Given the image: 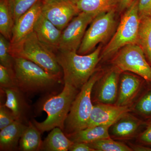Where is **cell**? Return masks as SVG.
I'll return each mask as SVG.
<instances>
[{
	"label": "cell",
	"mask_w": 151,
	"mask_h": 151,
	"mask_svg": "<svg viewBox=\"0 0 151 151\" xmlns=\"http://www.w3.org/2000/svg\"><path fill=\"white\" fill-rule=\"evenodd\" d=\"M103 45H100L89 54H78L76 51H58L55 53L63 71L64 83L80 90L88 81L100 61Z\"/></svg>",
	"instance_id": "6da1fadb"
},
{
	"label": "cell",
	"mask_w": 151,
	"mask_h": 151,
	"mask_svg": "<svg viewBox=\"0 0 151 151\" xmlns=\"http://www.w3.org/2000/svg\"><path fill=\"white\" fill-rule=\"evenodd\" d=\"M14 58L17 86L25 94L50 92L61 82L64 83L62 77L49 73L34 63L22 58Z\"/></svg>",
	"instance_id": "7a4b0ae2"
},
{
	"label": "cell",
	"mask_w": 151,
	"mask_h": 151,
	"mask_svg": "<svg viewBox=\"0 0 151 151\" xmlns=\"http://www.w3.org/2000/svg\"><path fill=\"white\" fill-rule=\"evenodd\" d=\"M139 0H134L124 12L110 41L102 48L100 63L109 62L118 52L128 45L137 44L140 18Z\"/></svg>",
	"instance_id": "3957f363"
},
{
	"label": "cell",
	"mask_w": 151,
	"mask_h": 151,
	"mask_svg": "<svg viewBox=\"0 0 151 151\" xmlns=\"http://www.w3.org/2000/svg\"><path fill=\"white\" fill-rule=\"evenodd\" d=\"M74 86L64 83L62 91L58 94H50L42 102L41 110L47 114L45 121L32 122L41 133L58 127L63 131L64 123L73 100L79 91Z\"/></svg>",
	"instance_id": "277c9868"
},
{
	"label": "cell",
	"mask_w": 151,
	"mask_h": 151,
	"mask_svg": "<svg viewBox=\"0 0 151 151\" xmlns=\"http://www.w3.org/2000/svg\"><path fill=\"white\" fill-rule=\"evenodd\" d=\"M106 68L98 66L88 81L82 86L73 100L64 123L65 135L86 129L93 108L92 89L97 80L104 74Z\"/></svg>",
	"instance_id": "5b68a950"
},
{
	"label": "cell",
	"mask_w": 151,
	"mask_h": 151,
	"mask_svg": "<svg viewBox=\"0 0 151 151\" xmlns=\"http://www.w3.org/2000/svg\"><path fill=\"white\" fill-rule=\"evenodd\" d=\"M11 54L13 57L29 60L49 73L63 78L62 68L58 62L56 54L39 40L34 31Z\"/></svg>",
	"instance_id": "8992f818"
},
{
	"label": "cell",
	"mask_w": 151,
	"mask_h": 151,
	"mask_svg": "<svg viewBox=\"0 0 151 151\" xmlns=\"http://www.w3.org/2000/svg\"><path fill=\"white\" fill-rule=\"evenodd\" d=\"M117 9L97 15L90 24L77 52L86 55L95 49L99 43H103L114 34L117 27Z\"/></svg>",
	"instance_id": "52a82bcc"
},
{
	"label": "cell",
	"mask_w": 151,
	"mask_h": 151,
	"mask_svg": "<svg viewBox=\"0 0 151 151\" xmlns=\"http://www.w3.org/2000/svg\"><path fill=\"white\" fill-rule=\"evenodd\" d=\"M122 72L129 71L151 82V65L142 49L137 44L128 45L120 49L110 60Z\"/></svg>",
	"instance_id": "ba28073f"
},
{
	"label": "cell",
	"mask_w": 151,
	"mask_h": 151,
	"mask_svg": "<svg viewBox=\"0 0 151 151\" xmlns=\"http://www.w3.org/2000/svg\"><path fill=\"white\" fill-rule=\"evenodd\" d=\"M98 14L79 13L62 31L60 43V51H77L86 28Z\"/></svg>",
	"instance_id": "9c48e42d"
},
{
	"label": "cell",
	"mask_w": 151,
	"mask_h": 151,
	"mask_svg": "<svg viewBox=\"0 0 151 151\" xmlns=\"http://www.w3.org/2000/svg\"><path fill=\"white\" fill-rule=\"evenodd\" d=\"M122 71L111 65L94 84L92 100L94 103L115 105L119 93L120 76Z\"/></svg>",
	"instance_id": "30bf717a"
},
{
	"label": "cell",
	"mask_w": 151,
	"mask_h": 151,
	"mask_svg": "<svg viewBox=\"0 0 151 151\" xmlns=\"http://www.w3.org/2000/svg\"><path fill=\"white\" fill-rule=\"evenodd\" d=\"M41 13L58 29L63 31L80 12L71 0H59L43 3Z\"/></svg>",
	"instance_id": "8fae6325"
},
{
	"label": "cell",
	"mask_w": 151,
	"mask_h": 151,
	"mask_svg": "<svg viewBox=\"0 0 151 151\" xmlns=\"http://www.w3.org/2000/svg\"><path fill=\"white\" fill-rule=\"evenodd\" d=\"M42 5V1L39 0L14 23L10 41L11 54L34 31L36 22L41 13Z\"/></svg>",
	"instance_id": "7c38bea8"
},
{
	"label": "cell",
	"mask_w": 151,
	"mask_h": 151,
	"mask_svg": "<svg viewBox=\"0 0 151 151\" xmlns=\"http://www.w3.org/2000/svg\"><path fill=\"white\" fill-rule=\"evenodd\" d=\"M147 81L135 73L124 71L120 76L119 93L115 105L131 108L142 92Z\"/></svg>",
	"instance_id": "4fadbf2b"
},
{
	"label": "cell",
	"mask_w": 151,
	"mask_h": 151,
	"mask_svg": "<svg viewBox=\"0 0 151 151\" xmlns=\"http://www.w3.org/2000/svg\"><path fill=\"white\" fill-rule=\"evenodd\" d=\"M146 123L131 112L125 113L110 127V137L118 141L135 139L146 127Z\"/></svg>",
	"instance_id": "5bb4252c"
},
{
	"label": "cell",
	"mask_w": 151,
	"mask_h": 151,
	"mask_svg": "<svg viewBox=\"0 0 151 151\" xmlns=\"http://www.w3.org/2000/svg\"><path fill=\"white\" fill-rule=\"evenodd\" d=\"M131 112L129 107H119L113 104L94 103L86 128L113 124L125 113Z\"/></svg>",
	"instance_id": "9a60e30c"
},
{
	"label": "cell",
	"mask_w": 151,
	"mask_h": 151,
	"mask_svg": "<svg viewBox=\"0 0 151 151\" xmlns=\"http://www.w3.org/2000/svg\"><path fill=\"white\" fill-rule=\"evenodd\" d=\"M34 32L43 44L56 53L59 50L62 31L40 14L36 22Z\"/></svg>",
	"instance_id": "2e32d148"
},
{
	"label": "cell",
	"mask_w": 151,
	"mask_h": 151,
	"mask_svg": "<svg viewBox=\"0 0 151 151\" xmlns=\"http://www.w3.org/2000/svg\"><path fill=\"white\" fill-rule=\"evenodd\" d=\"M6 96L4 105L11 110L16 120L25 123L30 107L25 99V94L18 87L1 89Z\"/></svg>",
	"instance_id": "e0dca14e"
},
{
	"label": "cell",
	"mask_w": 151,
	"mask_h": 151,
	"mask_svg": "<svg viewBox=\"0 0 151 151\" xmlns=\"http://www.w3.org/2000/svg\"><path fill=\"white\" fill-rule=\"evenodd\" d=\"M27 125L16 120L12 124L1 130L0 150L14 151L19 148L20 139Z\"/></svg>",
	"instance_id": "ac0fdd59"
},
{
	"label": "cell",
	"mask_w": 151,
	"mask_h": 151,
	"mask_svg": "<svg viewBox=\"0 0 151 151\" xmlns=\"http://www.w3.org/2000/svg\"><path fill=\"white\" fill-rule=\"evenodd\" d=\"M113 124L94 126L66 135L73 143L88 144L94 141L111 137L109 130Z\"/></svg>",
	"instance_id": "d6986e66"
},
{
	"label": "cell",
	"mask_w": 151,
	"mask_h": 151,
	"mask_svg": "<svg viewBox=\"0 0 151 151\" xmlns=\"http://www.w3.org/2000/svg\"><path fill=\"white\" fill-rule=\"evenodd\" d=\"M80 12L97 14L117 9L120 0H71Z\"/></svg>",
	"instance_id": "ffe728a7"
},
{
	"label": "cell",
	"mask_w": 151,
	"mask_h": 151,
	"mask_svg": "<svg viewBox=\"0 0 151 151\" xmlns=\"http://www.w3.org/2000/svg\"><path fill=\"white\" fill-rule=\"evenodd\" d=\"M130 108L131 113L144 122H151V82L147 81L139 96Z\"/></svg>",
	"instance_id": "44dd1931"
},
{
	"label": "cell",
	"mask_w": 151,
	"mask_h": 151,
	"mask_svg": "<svg viewBox=\"0 0 151 151\" xmlns=\"http://www.w3.org/2000/svg\"><path fill=\"white\" fill-rule=\"evenodd\" d=\"M73 144L65 135L63 130L56 127L51 130L42 142L41 150L67 151Z\"/></svg>",
	"instance_id": "7402d4cb"
},
{
	"label": "cell",
	"mask_w": 151,
	"mask_h": 151,
	"mask_svg": "<svg viewBox=\"0 0 151 151\" xmlns=\"http://www.w3.org/2000/svg\"><path fill=\"white\" fill-rule=\"evenodd\" d=\"M41 134L32 122H29L20 139L19 150L22 151L41 150L42 143Z\"/></svg>",
	"instance_id": "603a6c76"
},
{
	"label": "cell",
	"mask_w": 151,
	"mask_h": 151,
	"mask_svg": "<svg viewBox=\"0 0 151 151\" xmlns=\"http://www.w3.org/2000/svg\"><path fill=\"white\" fill-rule=\"evenodd\" d=\"M137 44L142 49L151 65V15L140 18Z\"/></svg>",
	"instance_id": "cb8c5ba5"
},
{
	"label": "cell",
	"mask_w": 151,
	"mask_h": 151,
	"mask_svg": "<svg viewBox=\"0 0 151 151\" xmlns=\"http://www.w3.org/2000/svg\"><path fill=\"white\" fill-rule=\"evenodd\" d=\"M14 21L8 0H0V32L10 41Z\"/></svg>",
	"instance_id": "d4e9b609"
},
{
	"label": "cell",
	"mask_w": 151,
	"mask_h": 151,
	"mask_svg": "<svg viewBox=\"0 0 151 151\" xmlns=\"http://www.w3.org/2000/svg\"><path fill=\"white\" fill-rule=\"evenodd\" d=\"M87 144L95 151H132L129 145L113 139L111 137L94 141Z\"/></svg>",
	"instance_id": "484cf974"
},
{
	"label": "cell",
	"mask_w": 151,
	"mask_h": 151,
	"mask_svg": "<svg viewBox=\"0 0 151 151\" xmlns=\"http://www.w3.org/2000/svg\"><path fill=\"white\" fill-rule=\"evenodd\" d=\"M39 0H8L14 23Z\"/></svg>",
	"instance_id": "4316f807"
},
{
	"label": "cell",
	"mask_w": 151,
	"mask_h": 151,
	"mask_svg": "<svg viewBox=\"0 0 151 151\" xmlns=\"http://www.w3.org/2000/svg\"><path fill=\"white\" fill-rule=\"evenodd\" d=\"M10 41L0 35V64L14 70V59L10 51Z\"/></svg>",
	"instance_id": "83f0119b"
},
{
	"label": "cell",
	"mask_w": 151,
	"mask_h": 151,
	"mask_svg": "<svg viewBox=\"0 0 151 151\" xmlns=\"http://www.w3.org/2000/svg\"><path fill=\"white\" fill-rule=\"evenodd\" d=\"M1 89L17 87L14 70L9 69L0 64Z\"/></svg>",
	"instance_id": "f1b7e54d"
},
{
	"label": "cell",
	"mask_w": 151,
	"mask_h": 151,
	"mask_svg": "<svg viewBox=\"0 0 151 151\" xmlns=\"http://www.w3.org/2000/svg\"><path fill=\"white\" fill-rule=\"evenodd\" d=\"M12 111L4 105L0 106V130H2L16 121Z\"/></svg>",
	"instance_id": "f546056e"
},
{
	"label": "cell",
	"mask_w": 151,
	"mask_h": 151,
	"mask_svg": "<svg viewBox=\"0 0 151 151\" xmlns=\"http://www.w3.org/2000/svg\"><path fill=\"white\" fill-rule=\"evenodd\" d=\"M135 139L137 144L151 148V122L146 123L144 129Z\"/></svg>",
	"instance_id": "4dcf8cb0"
},
{
	"label": "cell",
	"mask_w": 151,
	"mask_h": 151,
	"mask_svg": "<svg viewBox=\"0 0 151 151\" xmlns=\"http://www.w3.org/2000/svg\"><path fill=\"white\" fill-rule=\"evenodd\" d=\"M140 18L151 15V0H139Z\"/></svg>",
	"instance_id": "1f68e13d"
},
{
	"label": "cell",
	"mask_w": 151,
	"mask_h": 151,
	"mask_svg": "<svg viewBox=\"0 0 151 151\" xmlns=\"http://www.w3.org/2000/svg\"><path fill=\"white\" fill-rule=\"evenodd\" d=\"M69 151H95L94 149L89 147L87 144L81 142L73 143L69 149Z\"/></svg>",
	"instance_id": "d6a6232c"
},
{
	"label": "cell",
	"mask_w": 151,
	"mask_h": 151,
	"mask_svg": "<svg viewBox=\"0 0 151 151\" xmlns=\"http://www.w3.org/2000/svg\"><path fill=\"white\" fill-rule=\"evenodd\" d=\"M129 146L132 149V151H151V148L146 146L142 145L136 143H129Z\"/></svg>",
	"instance_id": "836d02e7"
},
{
	"label": "cell",
	"mask_w": 151,
	"mask_h": 151,
	"mask_svg": "<svg viewBox=\"0 0 151 151\" xmlns=\"http://www.w3.org/2000/svg\"><path fill=\"white\" fill-rule=\"evenodd\" d=\"M133 1L134 0H120L118 7L119 12H122L126 10L131 5Z\"/></svg>",
	"instance_id": "e575fe53"
},
{
	"label": "cell",
	"mask_w": 151,
	"mask_h": 151,
	"mask_svg": "<svg viewBox=\"0 0 151 151\" xmlns=\"http://www.w3.org/2000/svg\"><path fill=\"white\" fill-rule=\"evenodd\" d=\"M42 2L44 3L50 2L54 1H59V0H42Z\"/></svg>",
	"instance_id": "d590c367"
}]
</instances>
